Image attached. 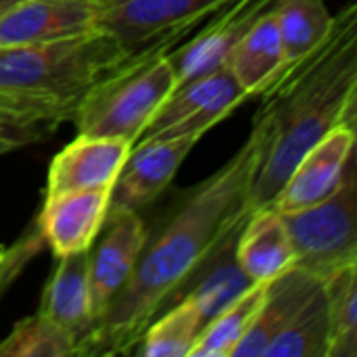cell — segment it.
Segmentation results:
<instances>
[{"mask_svg": "<svg viewBox=\"0 0 357 357\" xmlns=\"http://www.w3.org/2000/svg\"><path fill=\"white\" fill-rule=\"evenodd\" d=\"M270 140V115L261 109L245 144L209 178L184 192L165 222L146 234L130 280L96 320L79 357L126 356L136 349L146 326L174 301L199 264L249 215V190Z\"/></svg>", "mask_w": 357, "mask_h": 357, "instance_id": "obj_1", "label": "cell"}, {"mask_svg": "<svg viewBox=\"0 0 357 357\" xmlns=\"http://www.w3.org/2000/svg\"><path fill=\"white\" fill-rule=\"evenodd\" d=\"M272 140L249 190V213L274 201L297 161L357 115V6L335 15L324 44L264 94Z\"/></svg>", "mask_w": 357, "mask_h": 357, "instance_id": "obj_2", "label": "cell"}, {"mask_svg": "<svg viewBox=\"0 0 357 357\" xmlns=\"http://www.w3.org/2000/svg\"><path fill=\"white\" fill-rule=\"evenodd\" d=\"M128 56L102 29L0 48V100L61 126L79 98Z\"/></svg>", "mask_w": 357, "mask_h": 357, "instance_id": "obj_3", "label": "cell"}, {"mask_svg": "<svg viewBox=\"0 0 357 357\" xmlns=\"http://www.w3.org/2000/svg\"><path fill=\"white\" fill-rule=\"evenodd\" d=\"M159 44L128 56L98 79L75 105L71 119L77 134L119 138L132 146L176 88L169 50Z\"/></svg>", "mask_w": 357, "mask_h": 357, "instance_id": "obj_4", "label": "cell"}, {"mask_svg": "<svg viewBox=\"0 0 357 357\" xmlns=\"http://www.w3.org/2000/svg\"><path fill=\"white\" fill-rule=\"evenodd\" d=\"M356 215L357 172L354 157L333 195L310 207L282 213L295 251V266L324 280L339 268L357 264Z\"/></svg>", "mask_w": 357, "mask_h": 357, "instance_id": "obj_5", "label": "cell"}, {"mask_svg": "<svg viewBox=\"0 0 357 357\" xmlns=\"http://www.w3.org/2000/svg\"><path fill=\"white\" fill-rule=\"evenodd\" d=\"M228 0H98V29L113 36L130 54L180 44Z\"/></svg>", "mask_w": 357, "mask_h": 357, "instance_id": "obj_6", "label": "cell"}, {"mask_svg": "<svg viewBox=\"0 0 357 357\" xmlns=\"http://www.w3.org/2000/svg\"><path fill=\"white\" fill-rule=\"evenodd\" d=\"M249 96L232 77L228 65L203 77L180 84L155 113L136 142L174 136H199L228 117Z\"/></svg>", "mask_w": 357, "mask_h": 357, "instance_id": "obj_7", "label": "cell"}, {"mask_svg": "<svg viewBox=\"0 0 357 357\" xmlns=\"http://www.w3.org/2000/svg\"><path fill=\"white\" fill-rule=\"evenodd\" d=\"M146 234L149 230L140 218V211L109 207L102 228L88 251L94 324L130 280L146 243Z\"/></svg>", "mask_w": 357, "mask_h": 357, "instance_id": "obj_8", "label": "cell"}, {"mask_svg": "<svg viewBox=\"0 0 357 357\" xmlns=\"http://www.w3.org/2000/svg\"><path fill=\"white\" fill-rule=\"evenodd\" d=\"M272 4L274 0H228L211 13L199 31L188 33L186 42L167 52L176 71V86L226 67L238 40Z\"/></svg>", "mask_w": 357, "mask_h": 357, "instance_id": "obj_9", "label": "cell"}, {"mask_svg": "<svg viewBox=\"0 0 357 357\" xmlns=\"http://www.w3.org/2000/svg\"><path fill=\"white\" fill-rule=\"evenodd\" d=\"M199 136H174L136 142L111 188L109 207L140 211L176 178Z\"/></svg>", "mask_w": 357, "mask_h": 357, "instance_id": "obj_10", "label": "cell"}, {"mask_svg": "<svg viewBox=\"0 0 357 357\" xmlns=\"http://www.w3.org/2000/svg\"><path fill=\"white\" fill-rule=\"evenodd\" d=\"M356 126L343 123L320 138L293 167L291 176L270 203L278 211H295L310 207L333 195L349 161L356 157Z\"/></svg>", "mask_w": 357, "mask_h": 357, "instance_id": "obj_11", "label": "cell"}, {"mask_svg": "<svg viewBox=\"0 0 357 357\" xmlns=\"http://www.w3.org/2000/svg\"><path fill=\"white\" fill-rule=\"evenodd\" d=\"M98 19V0H21L0 19V48L84 36Z\"/></svg>", "mask_w": 357, "mask_h": 357, "instance_id": "obj_12", "label": "cell"}, {"mask_svg": "<svg viewBox=\"0 0 357 357\" xmlns=\"http://www.w3.org/2000/svg\"><path fill=\"white\" fill-rule=\"evenodd\" d=\"M132 144L119 138H100L77 134L73 142L61 149L48 169L46 197L113 188Z\"/></svg>", "mask_w": 357, "mask_h": 357, "instance_id": "obj_13", "label": "cell"}, {"mask_svg": "<svg viewBox=\"0 0 357 357\" xmlns=\"http://www.w3.org/2000/svg\"><path fill=\"white\" fill-rule=\"evenodd\" d=\"M109 199V188L46 197L38 222L54 257L82 253L92 247L107 218Z\"/></svg>", "mask_w": 357, "mask_h": 357, "instance_id": "obj_14", "label": "cell"}, {"mask_svg": "<svg viewBox=\"0 0 357 357\" xmlns=\"http://www.w3.org/2000/svg\"><path fill=\"white\" fill-rule=\"evenodd\" d=\"M243 222L234 224L222 236V241L188 276V280L180 287L178 295L172 301L176 303L180 299H188L197 307L205 324L226 305H230L236 297H241L251 284H255L249 280L236 259V238Z\"/></svg>", "mask_w": 357, "mask_h": 357, "instance_id": "obj_15", "label": "cell"}, {"mask_svg": "<svg viewBox=\"0 0 357 357\" xmlns=\"http://www.w3.org/2000/svg\"><path fill=\"white\" fill-rule=\"evenodd\" d=\"M88 251L56 257L38 307V314L56 324L75 341L77 356L94 326L88 280Z\"/></svg>", "mask_w": 357, "mask_h": 357, "instance_id": "obj_16", "label": "cell"}, {"mask_svg": "<svg viewBox=\"0 0 357 357\" xmlns=\"http://www.w3.org/2000/svg\"><path fill=\"white\" fill-rule=\"evenodd\" d=\"M320 287L322 278L297 266H291L287 272L268 282L266 299L249 333L238 343L234 357H264L272 339L291 324V320Z\"/></svg>", "mask_w": 357, "mask_h": 357, "instance_id": "obj_17", "label": "cell"}, {"mask_svg": "<svg viewBox=\"0 0 357 357\" xmlns=\"http://www.w3.org/2000/svg\"><path fill=\"white\" fill-rule=\"evenodd\" d=\"M236 259L251 282H272L295 266V251L276 207L266 205L245 218L236 238Z\"/></svg>", "mask_w": 357, "mask_h": 357, "instance_id": "obj_18", "label": "cell"}, {"mask_svg": "<svg viewBox=\"0 0 357 357\" xmlns=\"http://www.w3.org/2000/svg\"><path fill=\"white\" fill-rule=\"evenodd\" d=\"M272 6L257 17L228 59L232 77L249 98L264 96L284 71V52Z\"/></svg>", "mask_w": 357, "mask_h": 357, "instance_id": "obj_19", "label": "cell"}, {"mask_svg": "<svg viewBox=\"0 0 357 357\" xmlns=\"http://www.w3.org/2000/svg\"><path fill=\"white\" fill-rule=\"evenodd\" d=\"M272 8L284 52L282 79L324 44L333 29L335 15H331L324 0H274Z\"/></svg>", "mask_w": 357, "mask_h": 357, "instance_id": "obj_20", "label": "cell"}, {"mask_svg": "<svg viewBox=\"0 0 357 357\" xmlns=\"http://www.w3.org/2000/svg\"><path fill=\"white\" fill-rule=\"evenodd\" d=\"M266 291L268 282H255L220 314H215L203 326L190 357H234L238 343L249 333L266 299Z\"/></svg>", "mask_w": 357, "mask_h": 357, "instance_id": "obj_21", "label": "cell"}, {"mask_svg": "<svg viewBox=\"0 0 357 357\" xmlns=\"http://www.w3.org/2000/svg\"><path fill=\"white\" fill-rule=\"evenodd\" d=\"M205 322L188 299L165 307L142 333L136 354L142 357H190Z\"/></svg>", "mask_w": 357, "mask_h": 357, "instance_id": "obj_22", "label": "cell"}, {"mask_svg": "<svg viewBox=\"0 0 357 357\" xmlns=\"http://www.w3.org/2000/svg\"><path fill=\"white\" fill-rule=\"evenodd\" d=\"M328 314L326 357H357V264L322 280Z\"/></svg>", "mask_w": 357, "mask_h": 357, "instance_id": "obj_23", "label": "cell"}, {"mask_svg": "<svg viewBox=\"0 0 357 357\" xmlns=\"http://www.w3.org/2000/svg\"><path fill=\"white\" fill-rule=\"evenodd\" d=\"M328 354V314L324 287L299 310L291 324L272 339L264 357H326Z\"/></svg>", "mask_w": 357, "mask_h": 357, "instance_id": "obj_24", "label": "cell"}, {"mask_svg": "<svg viewBox=\"0 0 357 357\" xmlns=\"http://www.w3.org/2000/svg\"><path fill=\"white\" fill-rule=\"evenodd\" d=\"M75 341L42 314L19 320L0 341V357H73Z\"/></svg>", "mask_w": 357, "mask_h": 357, "instance_id": "obj_25", "label": "cell"}, {"mask_svg": "<svg viewBox=\"0 0 357 357\" xmlns=\"http://www.w3.org/2000/svg\"><path fill=\"white\" fill-rule=\"evenodd\" d=\"M46 241L40 230L38 218L31 222V226L10 245H4L0 249V297L6 293V289L21 276V272L29 266V261L44 249Z\"/></svg>", "mask_w": 357, "mask_h": 357, "instance_id": "obj_26", "label": "cell"}, {"mask_svg": "<svg viewBox=\"0 0 357 357\" xmlns=\"http://www.w3.org/2000/svg\"><path fill=\"white\" fill-rule=\"evenodd\" d=\"M59 126L33 117V115H19V113H0V155L17 151L21 146L33 144L54 132Z\"/></svg>", "mask_w": 357, "mask_h": 357, "instance_id": "obj_27", "label": "cell"}, {"mask_svg": "<svg viewBox=\"0 0 357 357\" xmlns=\"http://www.w3.org/2000/svg\"><path fill=\"white\" fill-rule=\"evenodd\" d=\"M0 113H19V115H33V113H27V111H21V109H17V107H13V105H8V102H4V100H0ZM33 117H40V115H33ZM44 119V117H42ZM50 121V119H48ZM54 123V121H52Z\"/></svg>", "mask_w": 357, "mask_h": 357, "instance_id": "obj_28", "label": "cell"}, {"mask_svg": "<svg viewBox=\"0 0 357 357\" xmlns=\"http://www.w3.org/2000/svg\"><path fill=\"white\" fill-rule=\"evenodd\" d=\"M19 2H21V0H0V19H2L10 8H15Z\"/></svg>", "mask_w": 357, "mask_h": 357, "instance_id": "obj_29", "label": "cell"}, {"mask_svg": "<svg viewBox=\"0 0 357 357\" xmlns=\"http://www.w3.org/2000/svg\"><path fill=\"white\" fill-rule=\"evenodd\" d=\"M2 247H4V245H2V243H0V249H2Z\"/></svg>", "mask_w": 357, "mask_h": 357, "instance_id": "obj_30", "label": "cell"}]
</instances>
